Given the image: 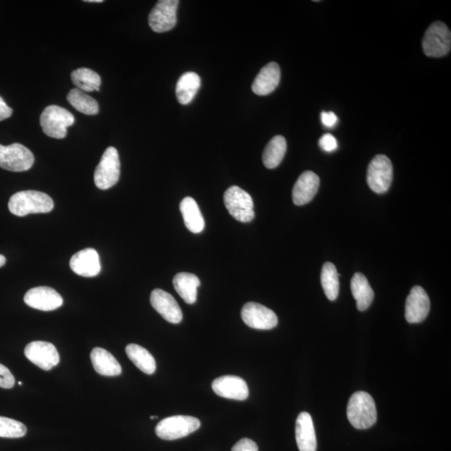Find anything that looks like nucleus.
<instances>
[{
	"mask_svg": "<svg viewBox=\"0 0 451 451\" xmlns=\"http://www.w3.org/2000/svg\"><path fill=\"white\" fill-rule=\"evenodd\" d=\"M54 209L52 198L42 192L22 191L13 194L8 202V210L13 215L48 214Z\"/></svg>",
	"mask_w": 451,
	"mask_h": 451,
	"instance_id": "obj_1",
	"label": "nucleus"
},
{
	"mask_svg": "<svg viewBox=\"0 0 451 451\" xmlns=\"http://www.w3.org/2000/svg\"><path fill=\"white\" fill-rule=\"evenodd\" d=\"M347 417L352 426L358 430H366L377 421L376 405L373 397L364 391H358L350 397Z\"/></svg>",
	"mask_w": 451,
	"mask_h": 451,
	"instance_id": "obj_2",
	"label": "nucleus"
},
{
	"mask_svg": "<svg viewBox=\"0 0 451 451\" xmlns=\"http://www.w3.org/2000/svg\"><path fill=\"white\" fill-rule=\"evenodd\" d=\"M39 123L48 137L63 139L66 137L67 128L75 123V117L65 108L53 105L45 108Z\"/></svg>",
	"mask_w": 451,
	"mask_h": 451,
	"instance_id": "obj_3",
	"label": "nucleus"
},
{
	"mask_svg": "<svg viewBox=\"0 0 451 451\" xmlns=\"http://www.w3.org/2000/svg\"><path fill=\"white\" fill-rule=\"evenodd\" d=\"M120 175L121 162L118 152L115 147H108L94 171V184L101 190H107L118 183Z\"/></svg>",
	"mask_w": 451,
	"mask_h": 451,
	"instance_id": "obj_4",
	"label": "nucleus"
},
{
	"mask_svg": "<svg viewBox=\"0 0 451 451\" xmlns=\"http://www.w3.org/2000/svg\"><path fill=\"white\" fill-rule=\"evenodd\" d=\"M224 204L230 215L241 223L254 220V204L250 194L242 188L233 186L224 193Z\"/></svg>",
	"mask_w": 451,
	"mask_h": 451,
	"instance_id": "obj_5",
	"label": "nucleus"
},
{
	"mask_svg": "<svg viewBox=\"0 0 451 451\" xmlns=\"http://www.w3.org/2000/svg\"><path fill=\"white\" fill-rule=\"evenodd\" d=\"M201 426L199 419L187 416H175L162 419L156 427V434L165 440H175L195 432Z\"/></svg>",
	"mask_w": 451,
	"mask_h": 451,
	"instance_id": "obj_6",
	"label": "nucleus"
},
{
	"mask_svg": "<svg viewBox=\"0 0 451 451\" xmlns=\"http://www.w3.org/2000/svg\"><path fill=\"white\" fill-rule=\"evenodd\" d=\"M424 53L428 57H443L450 51L451 34L443 22L436 21L428 27L424 35Z\"/></svg>",
	"mask_w": 451,
	"mask_h": 451,
	"instance_id": "obj_7",
	"label": "nucleus"
},
{
	"mask_svg": "<svg viewBox=\"0 0 451 451\" xmlns=\"http://www.w3.org/2000/svg\"><path fill=\"white\" fill-rule=\"evenodd\" d=\"M34 162L33 153L22 144L0 145V168L15 173H21L32 168Z\"/></svg>",
	"mask_w": 451,
	"mask_h": 451,
	"instance_id": "obj_8",
	"label": "nucleus"
},
{
	"mask_svg": "<svg viewBox=\"0 0 451 451\" xmlns=\"http://www.w3.org/2000/svg\"><path fill=\"white\" fill-rule=\"evenodd\" d=\"M393 180V165L385 155H378L369 165L367 183L371 190L382 194L389 190Z\"/></svg>",
	"mask_w": 451,
	"mask_h": 451,
	"instance_id": "obj_9",
	"label": "nucleus"
},
{
	"mask_svg": "<svg viewBox=\"0 0 451 451\" xmlns=\"http://www.w3.org/2000/svg\"><path fill=\"white\" fill-rule=\"evenodd\" d=\"M178 0H160L149 15L148 22L156 33H164L173 29L177 24Z\"/></svg>",
	"mask_w": 451,
	"mask_h": 451,
	"instance_id": "obj_10",
	"label": "nucleus"
},
{
	"mask_svg": "<svg viewBox=\"0 0 451 451\" xmlns=\"http://www.w3.org/2000/svg\"><path fill=\"white\" fill-rule=\"evenodd\" d=\"M25 355L30 362L44 371H51L60 363V355L55 345L44 341H34L27 345Z\"/></svg>",
	"mask_w": 451,
	"mask_h": 451,
	"instance_id": "obj_11",
	"label": "nucleus"
},
{
	"mask_svg": "<svg viewBox=\"0 0 451 451\" xmlns=\"http://www.w3.org/2000/svg\"><path fill=\"white\" fill-rule=\"evenodd\" d=\"M242 319L248 327L268 330L278 326V319L273 310L257 303L246 304L241 312Z\"/></svg>",
	"mask_w": 451,
	"mask_h": 451,
	"instance_id": "obj_12",
	"label": "nucleus"
},
{
	"mask_svg": "<svg viewBox=\"0 0 451 451\" xmlns=\"http://www.w3.org/2000/svg\"><path fill=\"white\" fill-rule=\"evenodd\" d=\"M431 301L423 288L414 286L405 304V319L409 323H421L430 313Z\"/></svg>",
	"mask_w": 451,
	"mask_h": 451,
	"instance_id": "obj_13",
	"label": "nucleus"
},
{
	"mask_svg": "<svg viewBox=\"0 0 451 451\" xmlns=\"http://www.w3.org/2000/svg\"><path fill=\"white\" fill-rule=\"evenodd\" d=\"M25 303L35 309L53 311L64 303L60 293L49 287H36L31 288L24 297Z\"/></svg>",
	"mask_w": 451,
	"mask_h": 451,
	"instance_id": "obj_14",
	"label": "nucleus"
},
{
	"mask_svg": "<svg viewBox=\"0 0 451 451\" xmlns=\"http://www.w3.org/2000/svg\"><path fill=\"white\" fill-rule=\"evenodd\" d=\"M151 304L162 318L171 323L182 322L183 315L178 302L168 292L156 288L151 293Z\"/></svg>",
	"mask_w": 451,
	"mask_h": 451,
	"instance_id": "obj_15",
	"label": "nucleus"
},
{
	"mask_svg": "<svg viewBox=\"0 0 451 451\" xmlns=\"http://www.w3.org/2000/svg\"><path fill=\"white\" fill-rule=\"evenodd\" d=\"M70 267L79 276L96 277L101 270L100 257L93 248H85L72 257Z\"/></svg>",
	"mask_w": 451,
	"mask_h": 451,
	"instance_id": "obj_16",
	"label": "nucleus"
},
{
	"mask_svg": "<svg viewBox=\"0 0 451 451\" xmlns=\"http://www.w3.org/2000/svg\"><path fill=\"white\" fill-rule=\"evenodd\" d=\"M211 387L216 395L226 399L245 400L249 395L246 381L238 376L219 377L213 382Z\"/></svg>",
	"mask_w": 451,
	"mask_h": 451,
	"instance_id": "obj_17",
	"label": "nucleus"
},
{
	"mask_svg": "<svg viewBox=\"0 0 451 451\" xmlns=\"http://www.w3.org/2000/svg\"><path fill=\"white\" fill-rule=\"evenodd\" d=\"M319 175L311 171L302 173L292 189V202L297 206H303L313 200L319 188Z\"/></svg>",
	"mask_w": 451,
	"mask_h": 451,
	"instance_id": "obj_18",
	"label": "nucleus"
},
{
	"mask_svg": "<svg viewBox=\"0 0 451 451\" xmlns=\"http://www.w3.org/2000/svg\"><path fill=\"white\" fill-rule=\"evenodd\" d=\"M280 67L275 62H271L261 69L252 83V89L258 96H267L274 92L280 82Z\"/></svg>",
	"mask_w": 451,
	"mask_h": 451,
	"instance_id": "obj_19",
	"label": "nucleus"
},
{
	"mask_svg": "<svg viewBox=\"0 0 451 451\" xmlns=\"http://www.w3.org/2000/svg\"><path fill=\"white\" fill-rule=\"evenodd\" d=\"M295 435L299 451L317 450V439L312 417L308 412H302L296 421Z\"/></svg>",
	"mask_w": 451,
	"mask_h": 451,
	"instance_id": "obj_20",
	"label": "nucleus"
},
{
	"mask_svg": "<svg viewBox=\"0 0 451 451\" xmlns=\"http://www.w3.org/2000/svg\"><path fill=\"white\" fill-rule=\"evenodd\" d=\"M90 359L94 371L101 376H118L123 372L118 361L106 350L94 348L90 354Z\"/></svg>",
	"mask_w": 451,
	"mask_h": 451,
	"instance_id": "obj_21",
	"label": "nucleus"
},
{
	"mask_svg": "<svg viewBox=\"0 0 451 451\" xmlns=\"http://www.w3.org/2000/svg\"><path fill=\"white\" fill-rule=\"evenodd\" d=\"M180 210L183 216L184 223L189 231L193 233H200L203 231L205 228L204 218L197 202L192 197H185L180 202Z\"/></svg>",
	"mask_w": 451,
	"mask_h": 451,
	"instance_id": "obj_22",
	"label": "nucleus"
},
{
	"mask_svg": "<svg viewBox=\"0 0 451 451\" xmlns=\"http://www.w3.org/2000/svg\"><path fill=\"white\" fill-rule=\"evenodd\" d=\"M201 282L195 274L189 273H180L173 278V285L175 291L187 304L196 303L197 297V288Z\"/></svg>",
	"mask_w": 451,
	"mask_h": 451,
	"instance_id": "obj_23",
	"label": "nucleus"
},
{
	"mask_svg": "<svg viewBox=\"0 0 451 451\" xmlns=\"http://www.w3.org/2000/svg\"><path fill=\"white\" fill-rule=\"evenodd\" d=\"M201 87V78L195 72H186L179 78L175 87L178 101L182 105H188L196 97Z\"/></svg>",
	"mask_w": 451,
	"mask_h": 451,
	"instance_id": "obj_24",
	"label": "nucleus"
},
{
	"mask_svg": "<svg viewBox=\"0 0 451 451\" xmlns=\"http://www.w3.org/2000/svg\"><path fill=\"white\" fill-rule=\"evenodd\" d=\"M351 291L357 304L358 309L359 311L368 309L373 300L374 292L364 274L357 273L354 275L351 280Z\"/></svg>",
	"mask_w": 451,
	"mask_h": 451,
	"instance_id": "obj_25",
	"label": "nucleus"
},
{
	"mask_svg": "<svg viewBox=\"0 0 451 451\" xmlns=\"http://www.w3.org/2000/svg\"><path fill=\"white\" fill-rule=\"evenodd\" d=\"M125 353L140 371L147 374L155 373L156 369V360L150 352L145 348L137 345L130 344L126 346Z\"/></svg>",
	"mask_w": 451,
	"mask_h": 451,
	"instance_id": "obj_26",
	"label": "nucleus"
},
{
	"mask_svg": "<svg viewBox=\"0 0 451 451\" xmlns=\"http://www.w3.org/2000/svg\"><path fill=\"white\" fill-rule=\"evenodd\" d=\"M287 152V142L282 135H276L266 146L263 154V161L266 168H276L280 165Z\"/></svg>",
	"mask_w": 451,
	"mask_h": 451,
	"instance_id": "obj_27",
	"label": "nucleus"
},
{
	"mask_svg": "<svg viewBox=\"0 0 451 451\" xmlns=\"http://www.w3.org/2000/svg\"><path fill=\"white\" fill-rule=\"evenodd\" d=\"M71 80L76 88L83 92H92L94 90H100L101 76L87 68H80L72 72Z\"/></svg>",
	"mask_w": 451,
	"mask_h": 451,
	"instance_id": "obj_28",
	"label": "nucleus"
},
{
	"mask_svg": "<svg viewBox=\"0 0 451 451\" xmlns=\"http://www.w3.org/2000/svg\"><path fill=\"white\" fill-rule=\"evenodd\" d=\"M67 101L75 110L85 115L94 116L98 114V103L94 98L78 88L70 90L67 94Z\"/></svg>",
	"mask_w": 451,
	"mask_h": 451,
	"instance_id": "obj_29",
	"label": "nucleus"
},
{
	"mask_svg": "<svg viewBox=\"0 0 451 451\" xmlns=\"http://www.w3.org/2000/svg\"><path fill=\"white\" fill-rule=\"evenodd\" d=\"M335 265L326 263L323 266L321 273V283L324 293L330 301L336 300L340 292V278Z\"/></svg>",
	"mask_w": 451,
	"mask_h": 451,
	"instance_id": "obj_30",
	"label": "nucleus"
},
{
	"mask_svg": "<svg viewBox=\"0 0 451 451\" xmlns=\"http://www.w3.org/2000/svg\"><path fill=\"white\" fill-rule=\"evenodd\" d=\"M24 424L11 418L0 416V437L3 438H21L26 435Z\"/></svg>",
	"mask_w": 451,
	"mask_h": 451,
	"instance_id": "obj_31",
	"label": "nucleus"
},
{
	"mask_svg": "<svg viewBox=\"0 0 451 451\" xmlns=\"http://www.w3.org/2000/svg\"><path fill=\"white\" fill-rule=\"evenodd\" d=\"M16 380L7 367L0 364V388L11 389L15 385Z\"/></svg>",
	"mask_w": 451,
	"mask_h": 451,
	"instance_id": "obj_32",
	"label": "nucleus"
},
{
	"mask_svg": "<svg viewBox=\"0 0 451 451\" xmlns=\"http://www.w3.org/2000/svg\"><path fill=\"white\" fill-rule=\"evenodd\" d=\"M319 147L324 152H331L335 151L338 147L337 140L333 135L327 133L319 139Z\"/></svg>",
	"mask_w": 451,
	"mask_h": 451,
	"instance_id": "obj_33",
	"label": "nucleus"
},
{
	"mask_svg": "<svg viewBox=\"0 0 451 451\" xmlns=\"http://www.w3.org/2000/svg\"><path fill=\"white\" fill-rule=\"evenodd\" d=\"M232 451H259V447L254 440L245 438L237 442Z\"/></svg>",
	"mask_w": 451,
	"mask_h": 451,
	"instance_id": "obj_34",
	"label": "nucleus"
},
{
	"mask_svg": "<svg viewBox=\"0 0 451 451\" xmlns=\"http://www.w3.org/2000/svg\"><path fill=\"white\" fill-rule=\"evenodd\" d=\"M321 121L324 125L327 128H333L335 126L338 121V117L335 113L332 111H323L321 113Z\"/></svg>",
	"mask_w": 451,
	"mask_h": 451,
	"instance_id": "obj_35",
	"label": "nucleus"
},
{
	"mask_svg": "<svg viewBox=\"0 0 451 451\" xmlns=\"http://www.w3.org/2000/svg\"><path fill=\"white\" fill-rule=\"evenodd\" d=\"M13 110L8 106L6 101L0 97V121L6 120L12 116Z\"/></svg>",
	"mask_w": 451,
	"mask_h": 451,
	"instance_id": "obj_36",
	"label": "nucleus"
},
{
	"mask_svg": "<svg viewBox=\"0 0 451 451\" xmlns=\"http://www.w3.org/2000/svg\"><path fill=\"white\" fill-rule=\"evenodd\" d=\"M6 257H4V255L0 254V268H2L3 266H4V264H6Z\"/></svg>",
	"mask_w": 451,
	"mask_h": 451,
	"instance_id": "obj_37",
	"label": "nucleus"
},
{
	"mask_svg": "<svg viewBox=\"0 0 451 451\" xmlns=\"http://www.w3.org/2000/svg\"><path fill=\"white\" fill-rule=\"evenodd\" d=\"M85 2H89V3H102L103 0H87V1Z\"/></svg>",
	"mask_w": 451,
	"mask_h": 451,
	"instance_id": "obj_38",
	"label": "nucleus"
},
{
	"mask_svg": "<svg viewBox=\"0 0 451 451\" xmlns=\"http://www.w3.org/2000/svg\"><path fill=\"white\" fill-rule=\"evenodd\" d=\"M150 418H151L152 419H157L158 417H157V416H151Z\"/></svg>",
	"mask_w": 451,
	"mask_h": 451,
	"instance_id": "obj_39",
	"label": "nucleus"
}]
</instances>
